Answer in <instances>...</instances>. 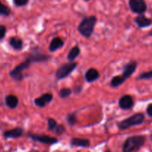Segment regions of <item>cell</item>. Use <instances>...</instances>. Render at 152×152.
Returning <instances> with one entry per match:
<instances>
[{
  "label": "cell",
  "mask_w": 152,
  "mask_h": 152,
  "mask_svg": "<svg viewBox=\"0 0 152 152\" xmlns=\"http://www.w3.org/2000/svg\"><path fill=\"white\" fill-rule=\"evenodd\" d=\"M70 144L72 146H76V147L87 148L90 146V141L87 139L72 138L70 141Z\"/></svg>",
  "instance_id": "15"
},
{
  "label": "cell",
  "mask_w": 152,
  "mask_h": 152,
  "mask_svg": "<svg viewBox=\"0 0 152 152\" xmlns=\"http://www.w3.org/2000/svg\"><path fill=\"white\" fill-rule=\"evenodd\" d=\"M52 99H53L52 94H51V93H44L39 98H37V99H34V104L36 106L43 108L46 107L47 104L50 103Z\"/></svg>",
  "instance_id": "9"
},
{
  "label": "cell",
  "mask_w": 152,
  "mask_h": 152,
  "mask_svg": "<svg viewBox=\"0 0 152 152\" xmlns=\"http://www.w3.org/2000/svg\"><path fill=\"white\" fill-rule=\"evenodd\" d=\"M128 5L131 11L137 14H142L147 10L145 0H129Z\"/></svg>",
  "instance_id": "7"
},
{
  "label": "cell",
  "mask_w": 152,
  "mask_h": 152,
  "mask_svg": "<svg viewBox=\"0 0 152 152\" xmlns=\"http://www.w3.org/2000/svg\"><path fill=\"white\" fill-rule=\"evenodd\" d=\"M28 137L31 139L32 140H34V141L46 145H54L55 143L58 142V140L57 138L49 137V136L45 135V134H29Z\"/></svg>",
  "instance_id": "6"
},
{
  "label": "cell",
  "mask_w": 152,
  "mask_h": 152,
  "mask_svg": "<svg viewBox=\"0 0 152 152\" xmlns=\"http://www.w3.org/2000/svg\"><path fill=\"white\" fill-rule=\"evenodd\" d=\"M126 80L122 77V75H116L110 81V86L113 88H116L125 83Z\"/></svg>",
  "instance_id": "19"
},
{
  "label": "cell",
  "mask_w": 152,
  "mask_h": 152,
  "mask_svg": "<svg viewBox=\"0 0 152 152\" xmlns=\"http://www.w3.org/2000/svg\"><path fill=\"white\" fill-rule=\"evenodd\" d=\"M83 1H84V2H89L90 0H83Z\"/></svg>",
  "instance_id": "31"
},
{
  "label": "cell",
  "mask_w": 152,
  "mask_h": 152,
  "mask_svg": "<svg viewBox=\"0 0 152 152\" xmlns=\"http://www.w3.org/2000/svg\"><path fill=\"white\" fill-rule=\"evenodd\" d=\"M145 138L142 135L132 136L128 137L124 142L122 152H134L140 149L144 145Z\"/></svg>",
  "instance_id": "2"
},
{
  "label": "cell",
  "mask_w": 152,
  "mask_h": 152,
  "mask_svg": "<svg viewBox=\"0 0 152 152\" xmlns=\"http://www.w3.org/2000/svg\"><path fill=\"white\" fill-rule=\"evenodd\" d=\"M136 24L138 26L139 28H142L148 27V26L152 25V20L147 18L145 16L142 15V14H140L138 17H137L134 20Z\"/></svg>",
  "instance_id": "12"
},
{
  "label": "cell",
  "mask_w": 152,
  "mask_h": 152,
  "mask_svg": "<svg viewBox=\"0 0 152 152\" xmlns=\"http://www.w3.org/2000/svg\"><path fill=\"white\" fill-rule=\"evenodd\" d=\"M64 131H65V128H64V125H58V126L56 127V128H55L53 132H55V134H57V135H61Z\"/></svg>",
  "instance_id": "26"
},
{
  "label": "cell",
  "mask_w": 152,
  "mask_h": 152,
  "mask_svg": "<svg viewBox=\"0 0 152 152\" xmlns=\"http://www.w3.org/2000/svg\"><path fill=\"white\" fill-rule=\"evenodd\" d=\"M64 41L61 37H55L51 41L49 46V49L51 52H55L58 49L62 48L64 46Z\"/></svg>",
  "instance_id": "14"
},
{
  "label": "cell",
  "mask_w": 152,
  "mask_h": 152,
  "mask_svg": "<svg viewBox=\"0 0 152 152\" xmlns=\"http://www.w3.org/2000/svg\"><path fill=\"white\" fill-rule=\"evenodd\" d=\"M145 120V116L143 113H136L133 116H130L128 119H125L122 120V122L118 124V128L121 131H125V130L128 129L133 126H137V125H140L143 123Z\"/></svg>",
  "instance_id": "3"
},
{
  "label": "cell",
  "mask_w": 152,
  "mask_h": 152,
  "mask_svg": "<svg viewBox=\"0 0 152 152\" xmlns=\"http://www.w3.org/2000/svg\"><path fill=\"white\" fill-rule=\"evenodd\" d=\"M34 61L32 58L30 56L27 58L25 61H23V63H21L20 64H19L18 66L15 67L12 71L10 72L9 75L13 80L16 81H20L23 79V72L26 69H27L28 67H30V66L31 65V64H33Z\"/></svg>",
  "instance_id": "4"
},
{
  "label": "cell",
  "mask_w": 152,
  "mask_h": 152,
  "mask_svg": "<svg viewBox=\"0 0 152 152\" xmlns=\"http://www.w3.org/2000/svg\"><path fill=\"white\" fill-rule=\"evenodd\" d=\"M146 112H147L148 115L150 117L152 118V103L148 104L147 109H146Z\"/></svg>",
  "instance_id": "28"
},
{
  "label": "cell",
  "mask_w": 152,
  "mask_h": 152,
  "mask_svg": "<svg viewBox=\"0 0 152 152\" xmlns=\"http://www.w3.org/2000/svg\"><path fill=\"white\" fill-rule=\"evenodd\" d=\"M6 27L5 26L0 25V40H2V39H4V37H5V34H6Z\"/></svg>",
  "instance_id": "27"
},
{
  "label": "cell",
  "mask_w": 152,
  "mask_h": 152,
  "mask_svg": "<svg viewBox=\"0 0 152 152\" xmlns=\"http://www.w3.org/2000/svg\"><path fill=\"white\" fill-rule=\"evenodd\" d=\"M11 8L8 6H7V5H4L1 2V0H0V15L4 16V17H8V16H9L11 14Z\"/></svg>",
  "instance_id": "21"
},
{
  "label": "cell",
  "mask_w": 152,
  "mask_h": 152,
  "mask_svg": "<svg viewBox=\"0 0 152 152\" xmlns=\"http://www.w3.org/2000/svg\"><path fill=\"white\" fill-rule=\"evenodd\" d=\"M72 92V91L69 88H63L58 92V95L61 99H66V98H68L69 96H71Z\"/></svg>",
  "instance_id": "22"
},
{
  "label": "cell",
  "mask_w": 152,
  "mask_h": 152,
  "mask_svg": "<svg viewBox=\"0 0 152 152\" xmlns=\"http://www.w3.org/2000/svg\"><path fill=\"white\" fill-rule=\"evenodd\" d=\"M74 91L75 92V93H79L81 91V87H75V90H74Z\"/></svg>",
  "instance_id": "29"
},
{
  "label": "cell",
  "mask_w": 152,
  "mask_h": 152,
  "mask_svg": "<svg viewBox=\"0 0 152 152\" xmlns=\"http://www.w3.org/2000/svg\"><path fill=\"white\" fill-rule=\"evenodd\" d=\"M149 36L152 37V30L151 31H150V33H149Z\"/></svg>",
  "instance_id": "30"
},
{
  "label": "cell",
  "mask_w": 152,
  "mask_h": 152,
  "mask_svg": "<svg viewBox=\"0 0 152 152\" xmlns=\"http://www.w3.org/2000/svg\"><path fill=\"white\" fill-rule=\"evenodd\" d=\"M24 134V130L22 128H15L4 132L3 136L6 139H17L21 137Z\"/></svg>",
  "instance_id": "11"
},
{
  "label": "cell",
  "mask_w": 152,
  "mask_h": 152,
  "mask_svg": "<svg viewBox=\"0 0 152 152\" xmlns=\"http://www.w3.org/2000/svg\"><path fill=\"white\" fill-rule=\"evenodd\" d=\"M119 105L122 110H130L134 106L133 98L129 95L122 96L119 100Z\"/></svg>",
  "instance_id": "10"
},
{
  "label": "cell",
  "mask_w": 152,
  "mask_h": 152,
  "mask_svg": "<svg viewBox=\"0 0 152 152\" xmlns=\"http://www.w3.org/2000/svg\"><path fill=\"white\" fill-rule=\"evenodd\" d=\"M66 122L70 126H74L77 122V114L75 112L70 113L66 116Z\"/></svg>",
  "instance_id": "20"
},
{
  "label": "cell",
  "mask_w": 152,
  "mask_h": 152,
  "mask_svg": "<svg viewBox=\"0 0 152 152\" xmlns=\"http://www.w3.org/2000/svg\"><path fill=\"white\" fill-rule=\"evenodd\" d=\"M137 67V62L135 61H131L128 62L125 66L123 67V72H122V77L127 80L129 78L131 75L136 71Z\"/></svg>",
  "instance_id": "8"
},
{
  "label": "cell",
  "mask_w": 152,
  "mask_h": 152,
  "mask_svg": "<svg viewBox=\"0 0 152 152\" xmlns=\"http://www.w3.org/2000/svg\"><path fill=\"white\" fill-rule=\"evenodd\" d=\"M97 23L96 16H90L83 19L78 26V31L83 37L89 38L92 36Z\"/></svg>",
  "instance_id": "1"
},
{
  "label": "cell",
  "mask_w": 152,
  "mask_h": 152,
  "mask_svg": "<svg viewBox=\"0 0 152 152\" xmlns=\"http://www.w3.org/2000/svg\"><path fill=\"white\" fill-rule=\"evenodd\" d=\"M151 141H152V134H151Z\"/></svg>",
  "instance_id": "32"
},
{
  "label": "cell",
  "mask_w": 152,
  "mask_h": 152,
  "mask_svg": "<svg viewBox=\"0 0 152 152\" xmlns=\"http://www.w3.org/2000/svg\"><path fill=\"white\" fill-rule=\"evenodd\" d=\"M105 152H110V151H105Z\"/></svg>",
  "instance_id": "33"
},
{
  "label": "cell",
  "mask_w": 152,
  "mask_h": 152,
  "mask_svg": "<svg viewBox=\"0 0 152 152\" xmlns=\"http://www.w3.org/2000/svg\"><path fill=\"white\" fill-rule=\"evenodd\" d=\"M80 52H81L80 48L78 46H75L69 52L68 55H67V59H68V61L69 62H72L73 61L75 60L76 58H78V55H80Z\"/></svg>",
  "instance_id": "18"
},
{
  "label": "cell",
  "mask_w": 152,
  "mask_h": 152,
  "mask_svg": "<svg viewBox=\"0 0 152 152\" xmlns=\"http://www.w3.org/2000/svg\"><path fill=\"white\" fill-rule=\"evenodd\" d=\"M151 78H152V70L151 71L142 73V74H140L138 77V79L140 80H147L151 79Z\"/></svg>",
  "instance_id": "24"
},
{
  "label": "cell",
  "mask_w": 152,
  "mask_h": 152,
  "mask_svg": "<svg viewBox=\"0 0 152 152\" xmlns=\"http://www.w3.org/2000/svg\"><path fill=\"white\" fill-rule=\"evenodd\" d=\"M84 77H85V80L87 82L92 83L99 79L100 75H99V71L96 69L90 68L86 72Z\"/></svg>",
  "instance_id": "13"
},
{
  "label": "cell",
  "mask_w": 152,
  "mask_h": 152,
  "mask_svg": "<svg viewBox=\"0 0 152 152\" xmlns=\"http://www.w3.org/2000/svg\"><path fill=\"white\" fill-rule=\"evenodd\" d=\"M5 104L8 107L11 108V109H14L17 107L19 104V99L14 95H8L5 97Z\"/></svg>",
  "instance_id": "16"
},
{
  "label": "cell",
  "mask_w": 152,
  "mask_h": 152,
  "mask_svg": "<svg viewBox=\"0 0 152 152\" xmlns=\"http://www.w3.org/2000/svg\"><path fill=\"white\" fill-rule=\"evenodd\" d=\"M9 44L15 50H21L23 47V41L17 37H12L10 38Z\"/></svg>",
  "instance_id": "17"
},
{
  "label": "cell",
  "mask_w": 152,
  "mask_h": 152,
  "mask_svg": "<svg viewBox=\"0 0 152 152\" xmlns=\"http://www.w3.org/2000/svg\"><path fill=\"white\" fill-rule=\"evenodd\" d=\"M77 66H78V63L69 62L67 64H63L61 67L58 69L55 73V77L57 80L59 81V80H62L68 77Z\"/></svg>",
  "instance_id": "5"
},
{
  "label": "cell",
  "mask_w": 152,
  "mask_h": 152,
  "mask_svg": "<svg viewBox=\"0 0 152 152\" xmlns=\"http://www.w3.org/2000/svg\"><path fill=\"white\" fill-rule=\"evenodd\" d=\"M57 126H58V123H57L55 119H52V118L48 119V128H49V131H54Z\"/></svg>",
  "instance_id": "23"
},
{
  "label": "cell",
  "mask_w": 152,
  "mask_h": 152,
  "mask_svg": "<svg viewBox=\"0 0 152 152\" xmlns=\"http://www.w3.org/2000/svg\"><path fill=\"white\" fill-rule=\"evenodd\" d=\"M14 4L17 7H22L25 6L28 3L29 0H13Z\"/></svg>",
  "instance_id": "25"
}]
</instances>
